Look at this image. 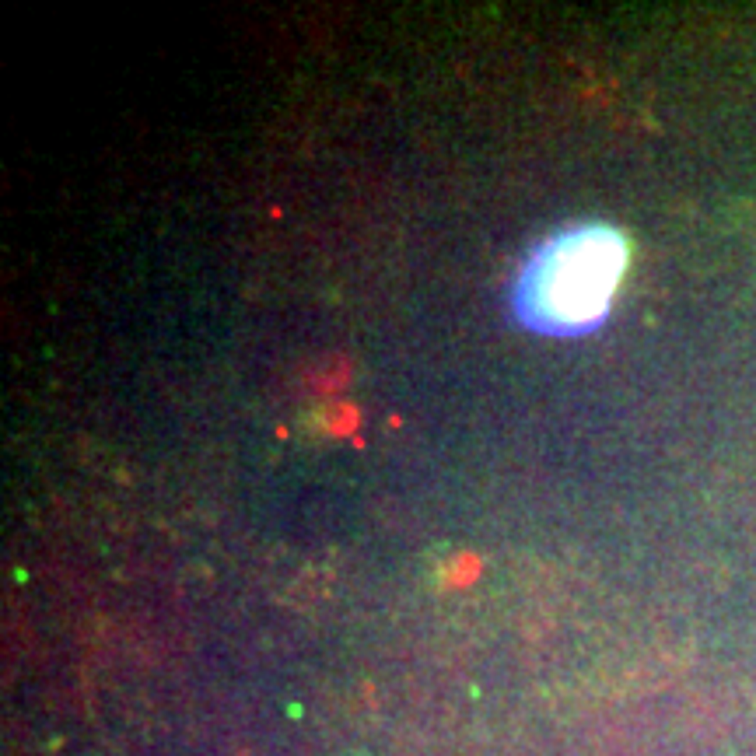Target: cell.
Segmentation results:
<instances>
[{"mask_svg":"<svg viewBox=\"0 0 756 756\" xmlns=\"http://www.w3.org/2000/svg\"><path fill=\"white\" fill-rule=\"evenodd\" d=\"M627 245L613 228L581 225L550 235L522 266L515 312L539 333H574L603 319L610 308Z\"/></svg>","mask_w":756,"mask_h":756,"instance_id":"cell-1","label":"cell"}]
</instances>
